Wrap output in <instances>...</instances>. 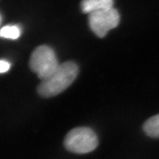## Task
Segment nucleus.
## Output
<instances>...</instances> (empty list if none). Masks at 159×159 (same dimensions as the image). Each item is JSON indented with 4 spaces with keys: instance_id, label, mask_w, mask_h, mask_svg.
I'll return each mask as SVG.
<instances>
[{
    "instance_id": "1",
    "label": "nucleus",
    "mask_w": 159,
    "mask_h": 159,
    "mask_svg": "<svg viewBox=\"0 0 159 159\" xmlns=\"http://www.w3.org/2000/svg\"><path fill=\"white\" fill-rule=\"evenodd\" d=\"M78 74V67L75 62L68 61L60 64L51 76L40 83L38 93L44 98L55 96L71 85Z\"/></svg>"
},
{
    "instance_id": "2",
    "label": "nucleus",
    "mask_w": 159,
    "mask_h": 159,
    "mask_svg": "<svg viewBox=\"0 0 159 159\" xmlns=\"http://www.w3.org/2000/svg\"><path fill=\"white\" fill-rule=\"evenodd\" d=\"M98 139L92 129L88 127H77L69 131L64 141L68 151L77 154H86L97 148Z\"/></svg>"
},
{
    "instance_id": "3",
    "label": "nucleus",
    "mask_w": 159,
    "mask_h": 159,
    "mask_svg": "<svg viewBox=\"0 0 159 159\" xmlns=\"http://www.w3.org/2000/svg\"><path fill=\"white\" fill-rule=\"evenodd\" d=\"M60 64L53 50L47 45H41L33 52L29 61L31 70L44 80L55 72Z\"/></svg>"
},
{
    "instance_id": "4",
    "label": "nucleus",
    "mask_w": 159,
    "mask_h": 159,
    "mask_svg": "<svg viewBox=\"0 0 159 159\" xmlns=\"http://www.w3.org/2000/svg\"><path fill=\"white\" fill-rule=\"evenodd\" d=\"M88 21L92 31L102 38L109 30L118 25L120 22V15L113 7L101 9L89 13Z\"/></svg>"
},
{
    "instance_id": "5",
    "label": "nucleus",
    "mask_w": 159,
    "mask_h": 159,
    "mask_svg": "<svg viewBox=\"0 0 159 159\" xmlns=\"http://www.w3.org/2000/svg\"><path fill=\"white\" fill-rule=\"evenodd\" d=\"M112 0H84L81 2V7L84 13H91L98 10L113 7Z\"/></svg>"
},
{
    "instance_id": "6",
    "label": "nucleus",
    "mask_w": 159,
    "mask_h": 159,
    "mask_svg": "<svg viewBox=\"0 0 159 159\" xmlns=\"http://www.w3.org/2000/svg\"><path fill=\"white\" fill-rule=\"evenodd\" d=\"M143 130L147 135L152 138H159V114L149 118L143 125Z\"/></svg>"
},
{
    "instance_id": "7",
    "label": "nucleus",
    "mask_w": 159,
    "mask_h": 159,
    "mask_svg": "<svg viewBox=\"0 0 159 159\" xmlns=\"http://www.w3.org/2000/svg\"><path fill=\"white\" fill-rule=\"evenodd\" d=\"M21 31L17 25H7L0 29V37L15 40L21 36Z\"/></svg>"
},
{
    "instance_id": "8",
    "label": "nucleus",
    "mask_w": 159,
    "mask_h": 159,
    "mask_svg": "<svg viewBox=\"0 0 159 159\" xmlns=\"http://www.w3.org/2000/svg\"><path fill=\"white\" fill-rule=\"evenodd\" d=\"M10 66H11V64L10 63L6 61H0V73H5L7 72Z\"/></svg>"
},
{
    "instance_id": "9",
    "label": "nucleus",
    "mask_w": 159,
    "mask_h": 159,
    "mask_svg": "<svg viewBox=\"0 0 159 159\" xmlns=\"http://www.w3.org/2000/svg\"><path fill=\"white\" fill-rule=\"evenodd\" d=\"M2 17L1 14H0V25H1V23H2Z\"/></svg>"
}]
</instances>
